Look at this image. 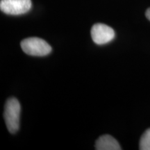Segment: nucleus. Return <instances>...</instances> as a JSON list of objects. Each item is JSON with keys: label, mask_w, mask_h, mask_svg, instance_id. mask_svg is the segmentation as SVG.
I'll list each match as a JSON object with an SVG mask.
<instances>
[{"label": "nucleus", "mask_w": 150, "mask_h": 150, "mask_svg": "<svg viewBox=\"0 0 150 150\" xmlns=\"http://www.w3.org/2000/svg\"><path fill=\"white\" fill-rule=\"evenodd\" d=\"M21 106L19 101L15 97L9 98L4 106V117L7 129L11 134H16L20 128V118Z\"/></svg>", "instance_id": "f257e3e1"}, {"label": "nucleus", "mask_w": 150, "mask_h": 150, "mask_svg": "<svg viewBox=\"0 0 150 150\" xmlns=\"http://www.w3.org/2000/svg\"><path fill=\"white\" fill-rule=\"evenodd\" d=\"M20 45L24 53L30 56H45L52 52V47L45 40L36 37L24 39Z\"/></svg>", "instance_id": "f03ea898"}, {"label": "nucleus", "mask_w": 150, "mask_h": 150, "mask_svg": "<svg viewBox=\"0 0 150 150\" xmlns=\"http://www.w3.org/2000/svg\"><path fill=\"white\" fill-rule=\"evenodd\" d=\"M31 5V0H1L0 9L7 15L19 16L29 12Z\"/></svg>", "instance_id": "7ed1b4c3"}, {"label": "nucleus", "mask_w": 150, "mask_h": 150, "mask_svg": "<svg viewBox=\"0 0 150 150\" xmlns=\"http://www.w3.org/2000/svg\"><path fill=\"white\" fill-rule=\"evenodd\" d=\"M91 33L93 42L99 45L107 44L113 40L115 36V31L111 27L102 23L94 24Z\"/></svg>", "instance_id": "20e7f679"}, {"label": "nucleus", "mask_w": 150, "mask_h": 150, "mask_svg": "<svg viewBox=\"0 0 150 150\" xmlns=\"http://www.w3.org/2000/svg\"><path fill=\"white\" fill-rule=\"evenodd\" d=\"M97 150H120L122 148L118 142L110 135L100 136L95 142Z\"/></svg>", "instance_id": "39448f33"}, {"label": "nucleus", "mask_w": 150, "mask_h": 150, "mask_svg": "<svg viewBox=\"0 0 150 150\" xmlns=\"http://www.w3.org/2000/svg\"><path fill=\"white\" fill-rule=\"evenodd\" d=\"M139 149L140 150H150V129L146 130L141 136Z\"/></svg>", "instance_id": "423d86ee"}, {"label": "nucleus", "mask_w": 150, "mask_h": 150, "mask_svg": "<svg viewBox=\"0 0 150 150\" xmlns=\"http://www.w3.org/2000/svg\"><path fill=\"white\" fill-rule=\"evenodd\" d=\"M145 16L147 17V18L150 21V8H148L147 11H146L145 13Z\"/></svg>", "instance_id": "0eeeda50"}]
</instances>
